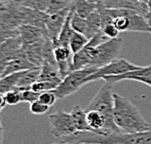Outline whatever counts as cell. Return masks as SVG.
Returning a JSON list of instances; mask_svg holds the SVG:
<instances>
[{"label":"cell","instance_id":"cell-36","mask_svg":"<svg viewBox=\"0 0 151 144\" xmlns=\"http://www.w3.org/2000/svg\"><path fill=\"white\" fill-rule=\"evenodd\" d=\"M150 33H151V30H150Z\"/></svg>","mask_w":151,"mask_h":144},{"label":"cell","instance_id":"cell-3","mask_svg":"<svg viewBox=\"0 0 151 144\" xmlns=\"http://www.w3.org/2000/svg\"><path fill=\"white\" fill-rule=\"evenodd\" d=\"M107 12L113 19V24L120 32H150L151 27L145 18L136 11L129 9H107Z\"/></svg>","mask_w":151,"mask_h":144},{"label":"cell","instance_id":"cell-19","mask_svg":"<svg viewBox=\"0 0 151 144\" xmlns=\"http://www.w3.org/2000/svg\"><path fill=\"white\" fill-rule=\"evenodd\" d=\"M71 6L75 14L83 19H87L93 12L97 10V4L89 0H73Z\"/></svg>","mask_w":151,"mask_h":144},{"label":"cell","instance_id":"cell-33","mask_svg":"<svg viewBox=\"0 0 151 144\" xmlns=\"http://www.w3.org/2000/svg\"><path fill=\"white\" fill-rule=\"evenodd\" d=\"M89 1H91V2H93V3H96V4H98V3L102 2V0H89Z\"/></svg>","mask_w":151,"mask_h":144},{"label":"cell","instance_id":"cell-18","mask_svg":"<svg viewBox=\"0 0 151 144\" xmlns=\"http://www.w3.org/2000/svg\"><path fill=\"white\" fill-rule=\"evenodd\" d=\"M86 20H87V25H88L86 37L90 40V39H92L95 35L101 32L102 20H101V16L99 14L98 9L93 12Z\"/></svg>","mask_w":151,"mask_h":144},{"label":"cell","instance_id":"cell-32","mask_svg":"<svg viewBox=\"0 0 151 144\" xmlns=\"http://www.w3.org/2000/svg\"><path fill=\"white\" fill-rule=\"evenodd\" d=\"M12 1V0H0V2H1V5H4L6 4V3H8V2H10Z\"/></svg>","mask_w":151,"mask_h":144},{"label":"cell","instance_id":"cell-29","mask_svg":"<svg viewBox=\"0 0 151 144\" xmlns=\"http://www.w3.org/2000/svg\"><path fill=\"white\" fill-rule=\"evenodd\" d=\"M50 109V106L42 103L40 100H36L30 103L29 110L32 114L34 115H43L45 113H47Z\"/></svg>","mask_w":151,"mask_h":144},{"label":"cell","instance_id":"cell-30","mask_svg":"<svg viewBox=\"0 0 151 144\" xmlns=\"http://www.w3.org/2000/svg\"><path fill=\"white\" fill-rule=\"evenodd\" d=\"M22 102H28V103H32V102L39 100L40 92H34L32 89L24 90L22 91Z\"/></svg>","mask_w":151,"mask_h":144},{"label":"cell","instance_id":"cell-14","mask_svg":"<svg viewBox=\"0 0 151 144\" xmlns=\"http://www.w3.org/2000/svg\"><path fill=\"white\" fill-rule=\"evenodd\" d=\"M41 73L38 81H51L60 84L63 81V77L60 73L59 65L57 62H44L40 66Z\"/></svg>","mask_w":151,"mask_h":144},{"label":"cell","instance_id":"cell-15","mask_svg":"<svg viewBox=\"0 0 151 144\" xmlns=\"http://www.w3.org/2000/svg\"><path fill=\"white\" fill-rule=\"evenodd\" d=\"M19 36L21 37L24 44H29L42 39L44 37H48L47 32L44 29L29 24L22 25L20 27V35Z\"/></svg>","mask_w":151,"mask_h":144},{"label":"cell","instance_id":"cell-2","mask_svg":"<svg viewBox=\"0 0 151 144\" xmlns=\"http://www.w3.org/2000/svg\"><path fill=\"white\" fill-rule=\"evenodd\" d=\"M113 120L122 133H134L151 130V124L147 123L140 110L128 98L114 94Z\"/></svg>","mask_w":151,"mask_h":144},{"label":"cell","instance_id":"cell-1","mask_svg":"<svg viewBox=\"0 0 151 144\" xmlns=\"http://www.w3.org/2000/svg\"><path fill=\"white\" fill-rule=\"evenodd\" d=\"M65 144H151V130L134 133H113L99 134L91 132H77L62 139Z\"/></svg>","mask_w":151,"mask_h":144},{"label":"cell","instance_id":"cell-7","mask_svg":"<svg viewBox=\"0 0 151 144\" xmlns=\"http://www.w3.org/2000/svg\"><path fill=\"white\" fill-rule=\"evenodd\" d=\"M48 118L51 124V133L57 138L63 139L77 133L74 121L70 113L58 110L49 115Z\"/></svg>","mask_w":151,"mask_h":144},{"label":"cell","instance_id":"cell-21","mask_svg":"<svg viewBox=\"0 0 151 144\" xmlns=\"http://www.w3.org/2000/svg\"><path fill=\"white\" fill-rule=\"evenodd\" d=\"M22 74V71L16 72L6 76V77L1 78V80H0V94L3 95L5 92L11 91V90L17 89Z\"/></svg>","mask_w":151,"mask_h":144},{"label":"cell","instance_id":"cell-13","mask_svg":"<svg viewBox=\"0 0 151 144\" xmlns=\"http://www.w3.org/2000/svg\"><path fill=\"white\" fill-rule=\"evenodd\" d=\"M35 67L37 66H35L32 62H30L27 57H21V59H17L8 62L5 65L4 68L0 70V77L3 78L10 74H13V73L24 71V70H29L35 68Z\"/></svg>","mask_w":151,"mask_h":144},{"label":"cell","instance_id":"cell-11","mask_svg":"<svg viewBox=\"0 0 151 144\" xmlns=\"http://www.w3.org/2000/svg\"><path fill=\"white\" fill-rule=\"evenodd\" d=\"M101 3L107 9H129L136 11L144 18L150 10L148 0H102Z\"/></svg>","mask_w":151,"mask_h":144},{"label":"cell","instance_id":"cell-16","mask_svg":"<svg viewBox=\"0 0 151 144\" xmlns=\"http://www.w3.org/2000/svg\"><path fill=\"white\" fill-rule=\"evenodd\" d=\"M41 73V68L40 67H35V68L29 69V70H24L22 71V74L19 81L18 87L20 91H24V90H29L31 89L35 82L38 81Z\"/></svg>","mask_w":151,"mask_h":144},{"label":"cell","instance_id":"cell-24","mask_svg":"<svg viewBox=\"0 0 151 144\" xmlns=\"http://www.w3.org/2000/svg\"><path fill=\"white\" fill-rule=\"evenodd\" d=\"M21 94L22 91L15 89L1 95V109H3L6 105H16L22 102Z\"/></svg>","mask_w":151,"mask_h":144},{"label":"cell","instance_id":"cell-12","mask_svg":"<svg viewBox=\"0 0 151 144\" xmlns=\"http://www.w3.org/2000/svg\"><path fill=\"white\" fill-rule=\"evenodd\" d=\"M48 39H49L48 37H44L35 42L24 44L25 56L30 62H32L37 67H40L44 62L45 48H46Z\"/></svg>","mask_w":151,"mask_h":144},{"label":"cell","instance_id":"cell-4","mask_svg":"<svg viewBox=\"0 0 151 144\" xmlns=\"http://www.w3.org/2000/svg\"><path fill=\"white\" fill-rule=\"evenodd\" d=\"M99 68L95 67H85V68L75 70L69 73L59 85L55 92H56L58 100H63L68 95L76 92L78 90L81 89L83 86L88 84V77L93 75L98 71Z\"/></svg>","mask_w":151,"mask_h":144},{"label":"cell","instance_id":"cell-37","mask_svg":"<svg viewBox=\"0 0 151 144\" xmlns=\"http://www.w3.org/2000/svg\"><path fill=\"white\" fill-rule=\"evenodd\" d=\"M80 144H82V143H80Z\"/></svg>","mask_w":151,"mask_h":144},{"label":"cell","instance_id":"cell-31","mask_svg":"<svg viewBox=\"0 0 151 144\" xmlns=\"http://www.w3.org/2000/svg\"><path fill=\"white\" fill-rule=\"evenodd\" d=\"M101 32L104 33L108 39H114V38H118V34L120 31L117 29L113 22H110V24H105L101 27Z\"/></svg>","mask_w":151,"mask_h":144},{"label":"cell","instance_id":"cell-17","mask_svg":"<svg viewBox=\"0 0 151 144\" xmlns=\"http://www.w3.org/2000/svg\"><path fill=\"white\" fill-rule=\"evenodd\" d=\"M71 116L74 121L75 127L77 129V132H91L94 133L92 128L89 126L87 122V113L85 109H83L81 106H74L70 112Z\"/></svg>","mask_w":151,"mask_h":144},{"label":"cell","instance_id":"cell-9","mask_svg":"<svg viewBox=\"0 0 151 144\" xmlns=\"http://www.w3.org/2000/svg\"><path fill=\"white\" fill-rule=\"evenodd\" d=\"M24 57L27 56L24 49V42L20 36L2 42L0 46V70L4 68L8 62Z\"/></svg>","mask_w":151,"mask_h":144},{"label":"cell","instance_id":"cell-28","mask_svg":"<svg viewBox=\"0 0 151 144\" xmlns=\"http://www.w3.org/2000/svg\"><path fill=\"white\" fill-rule=\"evenodd\" d=\"M57 100H58V97L55 91H48V92H41L38 100H40L42 103L51 107L55 104V102L57 101Z\"/></svg>","mask_w":151,"mask_h":144},{"label":"cell","instance_id":"cell-22","mask_svg":"<svg viewBox=\"0 0 151 144\" xmlns=\"http://www.w3.org/2000/svg\"><path fill=\"white\" fill-rule=\"evenodd\" d=\"M89 39L86 37V35L74 31L71 36V39H70V43H69V47L70 50H71L72 54H74L80 52L82 49H84L86 47V45L89 43Z\"/></svg>","mask_w":151,"mask_h":144},{"label":"cell","instance_id":"cell-34","mask_svg":"<svg viewBox=\"0 0 151 144\" xmlns=\"http://www.w3.org/2000/svg\"><path fill=\"white\" fill-rule=\"evenodd\" d=\"M148 3H149V6H151V0H148Z\"/></svg>","mask_w":151,"mask_h":144},{"label":"cell","instance_id":"cell-25","mask_svg":"<svg viewBox=\"0 0 151 144\" xmlns=\"http://www.w3.org/2000/svg\"><path fill=\"white\" fill-rule=\"evenodd\" d=\"M72 10H73V8H72ZM70 24H71V27L73 28V30L74 31H77V32H80V33L86 35L87 28H88V25H87V20L86 19H83L81 17H79L78 15L75 14L74 10H73V13H72V17H71V21H70Z\"/></svg>","mask_w":151,"mask_h":144},{"label":"cell","instance_id":"cell-23","mask_svg":"<svg viewBox=\"0 0 151 144\" xmlns=\"http://www.w3.org/2000/svg\"><path fill=\"white\" fill-rule=\"evenodd\" d=\"M14 1L22 6L32 9V10L47 12L49 9L51 0H14Z\"/></svg>","mask_w":151,"mask_h":144},{"label":"cell","instance_id":"cell-26","mask_svg":"<svg viewBox=\"0 0 151 144\" xmlns=\"http://www.w3.org/2000/svg\"><path fill=\"white\" fill-rule=\"evenodd\" d=\"M59 83L51 82V81H37L31 86V89L34 92H44L48 91H55L58 87H59Z\"/></svg>","mask_w":151,"mask_h":144},{"label":"cell","instance_id":"cell-6","mask_svg":"<svg viewBox=\"0 0 151 144\" xmlns=\"http://www.w3.org/2000/svg\"><path fill=\"white\" fill-rule=\"evenodd\" d=\"M113 85L105 83L104 87L99 89L94 98L89 102L85 108V111L97 110L101 112L109 121H113V109H114V94L112 92Z\"/></svg>","mask_w":151,"mask_h":144},{"label":"cell","instance_id":"cell-10","mask_svg":"<svg viewBox=\"0 0 151 144\" xmlns=\"http://www.w3.org/2000/svg\"><path fill=\"white\" fill-rule=\"evenodd\" d=\"M70 10H71V6L48 14L46 21L47 36L50 40L53 41V43L57 42L58 39H59L60 31H62L63 24H65L67 17H68Z\"/></svg>","mask_w":151,"mask_h":144},{"label":"cell","instance_id":"cell-35","mask_svg":"<svg viewBox=\"0 0 151 144\" xmlns=\"http://www.w3.org/2000/svg\"><path fill=\"white\" fill-rule=\"evenodd\" d=\"M52 144H65V143H52Z\"/></svg>","mask_w":151,"mask_h":144},{"label":"cell","instance_id":"cell-27","mask_svg":"<svg viewBox=\"0 0 151 144\" xmlns=\"http://www.w3.org/2000/svg\"><path fill=\"white\" fill-rule=\"evenodd\" d=\"M72 1L73 0H51L49 9H48L46 13L47 14H51V13L69 7V6H71Z\"/></svg>","mask_w":151,"mask_h":144},{"label":"cell","instance_id":"cell-8","mask_svg":"<svg viewBox=\"0 0 151 144\" xmlns=\"http://www.w3.org/2000/svg\"><path fill=\"white\" fill-rule=\"evenodd\" d=\"M139 68L140 66L134 65L124 59H116L112 60L111 62H109L108 64L99 68L97 72L89 76L87 80H88V83H90L102 79L105 76H118L131 71H134V70H137Z\"/></svg>","mask_w":151,"mask_h":144},{"label":"cell","instance_id":"cell-5","mask_svg":"<svg viewBox=\"0 0 151 144\" xmlns=\"http://www.w3.org/2000/svg\"><path fill=\"white\" fill-rule=\"evenodd\" d=\"M122 45H123V40L121 38H114V39H108L94 47V49L92 50L91 62L88 67L101 68L108 64L112 60L116 59L121 51Z\"/></svg>","mask_w":151,"mask_h":144},{"label":"cell","instance_id":"cell-20","mask_svg":"<svg viewBox=\"0 0 151 144\" xmlns=\"http://www.w3.org/2000/svg\"><path fill=\"white\" fill-rule=\"evenodd\" d=\"M72 13H73V10H72V7H71V10H70V12H69L68 17H67L65 24H63V29H62V31H60L59 39H58L57 42L54 43V47L59 46V45H60V46H68L69 47L70 39H71L72 34H73V32H74L73 28L71 27V24H70V21H71V17H72Z\"/></svg>","mask_w":151,"mask_h":144}]
</instances>
